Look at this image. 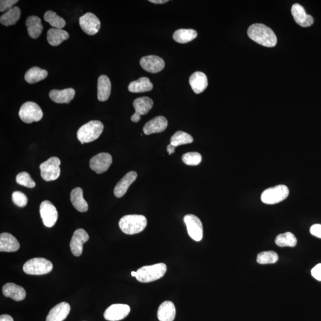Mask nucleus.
Masks as SVG:
<instances>
[{
    "mask_svg": "<svg viewBox=\"0 0 321 321\" xmlns=\"http://www.w3.org/2000/svg\"><path fill=\"white\" fill-rule=\"evenodd\" d=\"M249 37L256 43L266 47H274L277 43V38L272 29L261 23H255L247 30Z\"/></svg>",
    "mask_w": 321,
    "mask_h": 321,
    "instance_id": "f257e3e1",
    "label": "nucleus"
},
{
    "mask_svg": "<svg viewBox=\"0 0 321 321\" xmlns=\"http://www.w3.org/2000/svg\"><path fill=\"white\" fill-rule=\"evenodd\" d=\"M119 227L121 230L126 234L139 233L147 226V219L142 215H128L120 219Z\"/></svg>",
    "mask_w": 321,
    "mask_h": 321,
    "instance_id": "f03ea898",
    "label": "nucleus"
},
{
    "mask_svg": "<svg viewBox=\"0 0 321 321\" xmlns=\"http://www.w3.org/2000/svg\"><path fill=\"white\" fill-rule=\"evenodd\" d=\"M104 130V125L98 120H92L79 128L77 137L82 144L90 143L96 140Z\"/></svg>",
    "mask_w": 321,
    "mask_h": 321,
    "instance_id": "7ed1b4c3",
    "label": "nucleus"
},
{
    "mask_svg": "<svg viewBox=\"0 0 321 321\" xmlns=\"http://www.w3.org/2000/svg\"><path fill=\"white\" fill-rule=\"evenodd\" d=\"M166 265L160 263L143 266L137 271L136 278L141 282H150L163 277L167 272Z\"/></svg>",
    "mask_w": 321,
    "mask_h": 321,
    "instance_id": "20e7f679",
    "label": "nucleus"
},
{
    "mask_svg": "<svg viewBox=\"0 0 321 321\" xmlns=\"http://www.w3.org/2000/svg\"><path fill=\"white\" fill-rule=\"evenodd\" d=\"M52 264L46 258H36L28 261L23 267V270L29 275H44L51 272Z\"/></svg>",
    "mask_w": 321,
    "mask_h": 321,
    "instance_id": "39448f33",
    "label": "nucleus"
},
{
    "mask_svg": "<svg viewBox=\"0 0 321 321\" xmlns=\"http://www.w3.org/2000/svg\"><path fill=\"white\" fill-rule=\"evenodd\" d=\"M289 195V189L286 185L280 184L267 188L261 195V201L264 204L274 205L283 201Z\"/></svg>",
    "mask_w": 321,
    "mask_h": 321,
    "instance_id": "423d86ee",
    "label": "nucleus"
},
{
    "mask_svg": "<svg viewBox=\"0 0 321 321\" xmlns=\"http://www.w3.org/2000/svg\"><path fill=\"white\" fill-rule=\"evenodd\" d=\"M19 117L23 122L32 123L39 122L43 117L41 107L34 102H26L20 107Z\"/></svg>",
    "mask_w": 321,
    "mask_h": 321,
    "instance_id": "0eeeda50",
    "label": "nucleus"
},
{
    "mask_svg": "<svg viewBox=\"0 0 321 321\" xmlns=\"http://www.w3.org/2000/svg\"><path fill=\"white\" fill-rule=\"evenodd\" d=\"M60 159L52 157L40 165L41 176L46 182L57 180L60 175Z\"/></svg>",
    "mask_w": 321,
    "mask_h": 321,
    "instance_id": "6e6552de",
    "label": "nucleus"
},
{
    "mask_svg": "<svg viewBox=\"0 0 321 321\" xmlns=\"http://www.w3.org/2000/svg\"><path fill=\"white\" fill-rule=\"evenodd\" d=\"M40 213L44 226L52 228L58 219V212L55 206L49 201H44L40 205Z\"/></svg>",
    "mask_w": 321,
    "mask_h": 321,
    "instance_id": "1a4fd4ad",
    "label": "nucleus"
},
{
    "mask_svg": "<svg viewBox=\"0 0 321 321\" xmlns=\"http://www.w3.org/2000/svg\"><path fill=\"white\" fill-rule=\"evenodd\" d=\"M188 235L196 241H200L203 238V226L201 221L193 214H188L184 217Z\"/></svg>",
    "mask_w": 321,
    "mask_h": 321,
    "instance_id": "9d476101",
    "label": "nucleus"
},
{
    "mask_svg": "<svg viewBox=\"0 0 321 321\" xmlns=\"http://www.w3.org/2000/svg\"><path fill=\"white\" fill-rule=\"evenodd\" d=\"M112 163L113 158L108 153L102 152L94 156L90 162L91 170L97 174H102L108 170Z\"/></svg>",
    "mask_w": 321,
    "mask_h": 321,
    "instance_id": "9b49d317",
    "label": "nucleus"
},
{
    "mask_svg": "<svg viewBox=\"0 0 321 321\" xmlns=\"http://www.w3.org/2000/svg\"><path fill=\"white\" fill-rule=\"evenodd\" d=\"M153 104L152 99L147 96L140 97L135 100L133 103L135 113L132 115L131 120L134 123L139 122L141 116L148 114L151 110Z\"/></svg>",
    "mask_w": 321,
    "mask_h": 321,
    "instance_id": "f8f14e48",
    "label": "nucleus"
},
{
    "mask_svg": "<svg viewBox=\"0 0 321 321\" xmlns=\"http://www.w3.org/2000/svg\"><path fill=\"white\" fill-rule=\"evenodd\" d=\"M79 24L82 30L89 35H94L98 33L101 22L95 14L87 13L79 19Z\"/></svg>",
    "mask_w": 321,
    "mask_h": 321,
    "instance_id": "ddd939ff",
    "label": "nucleus"
},
{
    "mask_svg": "<svg viewBox=\"0 0 321 321\" xmlns=\"http://www.w3.org/2000/svg\"><path fill=\"white\" fill-rule=\"evenodd\" d=\"M130 312V306L128 305L114 304L106 309L104 317L109 321H119L128 316Z\"/></svg>",
    "mask_w": 321,
    "mask_h": 321,
    "instance_id": "4468645a",
    "label": "nucleus"
},
{
    "mask_svg": "<svg viewBox=\"0 0 321 321\" xmlns=\"http://www.w3.org/2000/svg\"><path fill=\"white\" fill-rule=\"evenodd\" d=\"M89 238V235L85 229H76L70 244V249L73 255L80 256L82 255L84 244L87 242Z\"/></svg>",
    "mask_w": 321,
    "mask_h": 321,
    "instance_id": "2eb2a0df",
    "label": "nucleus"
},
{
    "mask_svg": "<svg viewBox=\"0 0 321 321\" xmlns=\"http://www.w3.org/2000/svg\"><path fill=\"white\" fill-rule=\"evenodd\" d=\"M140 64L145 71L151 73L160 72L165 67L163 59L157 55H148L142 57L140 59Z\"/></svg>",
    "mask_w": 321,
    "mask_h": 321,
    "instance_id": "dca6fc26",
    "label": "nucleus"
},
{
    "mask_svg": "<svg viewBox=\"0 0 321 321\" xmlns=\"http://www.w3.org/2000/svg\"><path fill=\"white\" fill-rule=\"evenodd\" d=\"M291 14L295 22L302 27H309L314 23V18L306 13L302 5L296 3L291 7Z\"/></svg>",
    "mask_w": 321,
    "mask_h": 321,
    "instance_id": "f3484780",
    "label": "nucleus"
},
{
    "mask_svg": "<svg viewBox=\"0 0 321 321\" xmlns=\"http://www.w3.org/2000/svg\"><path fill=\"white\" fill-rule=\"evenodd\" d=\"M167 126L166 118L158 116L147 122L143 127V131L146 135L161 133L166 130Z\"/></svg>",
    "mask_w": 321,
    "mask_h": 321,
    "instance_id": "a211bd4d",
    "label": "nucleus"
},
{
    "mask_svg": "<svg viewBox=\"0 0 321 321\" xmlns=\"http://www.w3.org/2000/svg\"><path fill=\"white\" fill-rule=\"evenodd\" d=\"M137 177V172H130L127 173L115 187L114 190V195L117 198H122L125 195L130 185L136 181Z\"/></svg>",
    "mask_w": 321,
    "mask_h": 321,
    "instance_id": "6ab92c4d",
    "label": "nucleus"
},
{
    "mask_svg": "<svg viewBox=\"0 0 321 321\" xmlns=\"http://www.w3.org/2000/svg\"><path fill=\"white\" fill-rule=\"evenodd\" d=\"M70 311V306L69 303H59L49 311L46 321H63L68 316Z\"/></svg>",
    "mask_w": 321,
    "mask_h": 321,
    "instance_id": "aec40b11",
    "label": "nucleus"
},
{
    "mask_svg": "<svg viewBox=\"0 0 321 321\" xmlns=\"http://www.w3.org/2000/svg\"><path fill=\"white\" fill-rule=\"evenodd\" d=\"M75 91L73 88H67L63 90H54L50 91L49 98L58 104H69L74 98Z\"/></svg>",
    "mask_w": 321,
    "mask_h": 321,
    "instance_id": "412c9836",
    "label": "nucleus"
},
{
    "mask_svg": "<svg viewBox=\"0 0 321 321\" xmlns=\"http://www.w3.org/2000/svg\"><path fill=\"white\" fill-rule=\"evenodd\" d=\"M189 84L194 92L196 94L201 93L208 87V78L205 73L196 72L190 76Z\"/></svg>",
    "mask_w": 321,
    "mask_h": 321,
    "instance_id": "4be33fe9",
    "label": "nucleus"
},
{
    "mask_svg": "<svg viewBox=\"0 0 321 321\" xmlns=\"http://www.w3.org/2000/svg\"><path fill=\"white\" fill-rule=\"evenodd\" d=\"M20 248V244L16 238L8 232L0 235V252H14Z\"/></svg>",
    "mask_w": 321,
    "mask_h": 321,
    "instance_id": "5701e85b",
    "label": "nucleus"
},
{
    "mask_svg": "<svg viewBox=\"0 0 321 321\" xmlns=\"http://www.w3.org/2000/svg\"><path fill=\"white\" fill-rule=\"evenodd\" d=\"M176 310L175 304L170 301L162 303L158 308L157 317L160 321H173L175 319Z\"/></svg>",
    "mask_w": 321,
    "mask_h": 321,
    "instance_id": "b1692460",
    "label": "nucleus"
},
{
    "mask_svg": "<svg viewBox=\"0 0 321 321\" xmlns=\"http://www.w3.org/2000/svg\"><path fill=\"white\" fill-rule=\"evenodd\" d=\"M2 293L5 297H10L16 301H21L26 295L24 288L14 283L5 284L2 287Z\"/></svg>",
    "mask_w": 321,
    "mask_h": 321,
    "instance_id": "393cba45",
    "label": "nucleus"
},
{
    "mask_svg": "<svg viewBox=\"0 0 321 321\" xmlns=\"http://www.w3.org/2000/svg\"><path fill=\"white\" fill-rule=\"evenodd\" d=\"M70 201L76 210L81 213H85L88 210V204L84 198V193L81 187L73 189L70 193Z\"/></svg>",
    "mask_w": 321,
    "mask_h": 321,
    "instance_id": "a878e982",
    "label": "nucleus"
},
{
    "mask_svg": "<svg viewBox=\"0 0 321 321\" xmlns=\"http://www.w3.org/2000/svg\"><path fill=\"white\" fill-rule=\"evenodd\" d=\"M26 25L27 26L29 37L33 39H36L42 33L44 28L39 17L36 16L28 17L26 20Z\"/></svg>",
    "mask_w": 321,
    "mask_h": 321,
    "instance_id": "bb28decb",
    "label": "nucleus"
},
{
    "mask_svg": "<svg viewBox=\"0 0 321 321\" xmlns=\"http://www.w3.org/2000/svg\"><path fill=\"white\" fill-rule=\"evenodd\" d=\"M111 84L110 79L105 75L100 76L98 81V99L99 101L104 102L108 99L110 96Z\"/></svg>",
    "mask_w": 321,
    "mask_h": 321,
    "instance_id": "cd10ccee",
    "label": "nucleus"
},
{
    "mask_svg": "<svg viewBox=\"0 0 321 321\" xmlns=\"http://www.w3.org/2000/svg\"><path fill=\"white\" fill-rule=\"evenodd\" d=\"M69 38L68 32L63 29L51 28L47 32V41L52 46H58Z\"/></svg>",
    "mask_w": 321,
    "mask_h": 321,
    "instance_id": "c85d7f7f",
    "label": "nucleus"
},
{
    "mask_svg": "<svg viewBox=\"0 0 321 321\" xmlns=\"http://www.w3.org/2000/svg\"><path fill=\"white\" fill-rule=\"evenodd\" d=\"M152 88L151 82L149 79L146 77L140 78L138 81L132 82L128 87L129 91L132 93L149 92Z\"/></svg>",
    "mask_w": 321,
    "mask_h": 321,
    "instance_id": "c756f323",
    "label": "nucleus"
},
{
    "mask_svg": "<svg viewBox=\"0 0 321 321\" xmlns=\"http://www.w3.org/2000/svg\"><path fill=\"white\" fill-rule=\"evenodd\" d=\"M21 16V10L19 7H13L2 14L0 17V23L2 25L10 26L15 25Z\"/></svg>",
    "mask_w": 321,
    "mask_h": 321,
    "instance_id": "7c9ffc66",
    "label": "nucleus"
},
{
    "mask_svg": "<svg viewBox=\"0 0 321 321\" xmlns=\"http://www.w3.org/2000/svg\"><path fill=\"white\" fill-rule=\"evenodd\" d=\"M198 33L193 29H181L177 30L173 34V39L177 43L185 44L195 40Z\"/></svg>",
    "mask_w": 321,
    "mask_h": 321,
    "instance_id": "2f4dec72",
    "label": "nucleus"
},
{
    "mask_svg": "<svg viewBox=\"0 0 321 321\" xmlns=\"http://www.w3.org/2000/svg\"><path fill=\"white\" fill-rule=\"evenodd\" d=\"M48 76L46 70L34 67L26 73L25 79L29 84H33L45 79Z\"/></svg>",
    "mask_w": 321,
    "mask_h": 321,
    "instance_id": "473e14b6",
    "label": "nucleus"
},
{
    "mask_svg": "<svg viewBox=\"0 0 321 321\" xmlns=\"http://www.w3.org/2000/svg\"><path fill=\"white\" fill-rule=\"evenodd\" d=\"M44 19L46 20V22L49 23L50 25L56 29H62L66 24L64 19L58 16L54 11L51 10L46 11L44 14Z\"/></svg>",
    "mask_w": 321,
    "mask_h": 321,
    "instance_id": "72a5a7b5",
    "label": "nucleus"
},
{
    "mask_svg": "<svg viewBox=\"0 0 321 321\" xmlns=\"http://www.w3.org/2000/svg\"><path fill=\"white\" fill-rule=\"evenodd\" d=\"M297 241L295 235L290 232L278 235L275 240L276 245L279 247H294L296 245Z\"/></svg>",
    "mask_w": 321,
    "mask_h": 321,
    "instance_id": "f704fd0d",
    "label": "nucleus"
},
{
    "mask_svg": "<svg viewBox=\"0 0 321 321\" xmlns=\"http://www.w3.org/2000/svg\"><path fill=\"white\" fill-rule=\"evenodd\" d=\"M193 142V138L190 135L182 131L177 132L171 138L170 143L175 147L189 144Z\"/></svg>",
    "mask_w": 321,
    "mask_h": 321,
    "instance_id": "c9c22d12",
    "label": "nucleus"
},
{
    "mask_svg": "<svg viewBox=\"0 0 321 321\" xmlns=\"http://www.w3.org/2000/svg\"><path fill=\"white\" fill-rule=\"evenodd\" d=\"M278 260L277 253L274 251L261 252L257 256V262L260 264H275Z\"/></svg>",
    "mask_w": 321,
    "mask_h": 321,
    "instance_id": "e433bc0d",
    "label": "nucleus"
},
{
    "mask_svg": "<svg viewBox=\"0 0 321 321\" xmlns=\"http://www.w3.org/2000/svg\"><path fill=\"white\" fill-rule=\"evenodd\" d=\"M182 161L188 166H198L202 161V156L197 152H188L183 155Z\"/></svg>",
    "mask_w": 321,
    "mask_h": 321,
    "instance_id": "4c0bfd02",
    "label": "nucleus"
},
{
    "mask_svg": "<svg viewBox=\"0 0 321 321\" xmlns=\"http://www.w3.org/2000/svg\"><path fill=\"white\" fill-rule=\"evenodd\" d=\"M16 182L20 185L28 188H34L36 185L29 174L27 172H22L16 176Z\"/></svg>",
    "mask_w": 321,
    "mask_h": 321,
    "instance_id": "58836bf2",
    "label": "nucleus"
},
{
    "mask_svg": "<svg viewBox=\"0 0 321 321\" xmlns=\"http://www.w3.org/2000/svg\"><path fill=\"white\" fill-rule=\"evenodd\" d=\"M12 201L17 207H25L28 204L27 197L21 191H16L12 193Z\"/></svg>",
    "mask_w": 321,
    "mask_h": 321,
    "instance_id": "ea45409f",
    "label": "nucleus"
},
{
    "mask_svg": "<svg viewBox=\"0 0 321 321\" xmlns=\"http://www.w3.org/2000/svg\"><path fill=\"white\" fill-rule=\"evenodd\" d=\"M17 2V0H1L0 1V11L4 12L10 10Z\"/></svg>",
    "mask_w": 321,
    "mask_h": 321,
    "instance_id": "a19ab883",
    "label": "nucleus"
},
{
    "mask_svg": "<svg viewBox=\"0 0 321 321\" xmlns=\"http://www.w3.org/2000/svg\"><path fill=\"white\" fill-rule=\"evenodd\" d=\"M312 275L318 281H321V264L317 265L311 271Z\"/></svg>",
    "mask_w": 321,
    "mask_h": 321,
    "instance_id": "79ce46f5",
    "label": "nucleus"
},
{
    "mask_svg": "<svg viewBox=\"0 0 321 321\" xmlns=\"http://www.w3.org/2000/svg\"><path fill=\"white\" fill-rule=\"evenodd\" d=\"M310 232L314 236L321 238V225L317 224L312 226L310 229Z\"/></svg>",
    "mask_w": 321,
    "mask_h": 321,
    "instance_id": "37998d69",
    "label": "nucleus"
},
{
    "mask_svg": "<svg viewBox=\"0 0 321 321\" xmlns=\"http://www.w3.org/2000/svg\"><path fill=\"white\" fill-rule=\"evenodd\" d=\"M0 321H14L13 318L8 315H1L0 317Z\"/></svg>",
    "mask_w": 321,
    "mask_h": 321,
    "instance_id": "c03bdc74",
    "label": "nucleus"
},
{
    "mask_svg": "<svg viewBox=\"0 0 321 321\" xmlns=\"http://www.w3.org/2000/svg\"><path fill=\"white\" fill-rule=\"evenodd\" d=\"M176 148V147L173 146V145H172V144L170 143L169 145L167 146V151L168 153H169V154L171 155L173 154V153H175Z\"/></svg>",
    "mask_w": 321,
    "mask_h": 321,
    "instance_id": "a18cd8bd",
    "label": "nucleus"
},
{
    "mask_svg": "<svg viewBox=\"0 0 321 321\" xmlns=\"http://www.w3.org/2000/svg\"><path fill=\"white\" fill-rule=\"evenodd\" d=\"M149 2H152V3L154 4H164L166 2H169L168 0H149Z\"/></svg>",
    "mask_w": 321,
    "mask_h": 321,
    "instance_id": "49530a36",
    "label": "nucleus"
},
{
    "mask_svg": "<svg viewBox=\"0 0 321 321\" xmlns=\"http://www.w3.org/2000/svg\"><path fill=\"white\" fill-rule=\"evenodd\" d=\"M131 275L132 276H135V277H136L137 275V272H132Z\"/></svg>",
    "mask_w": 321,
    "mask_h": 321,
    "instance_id": "de8ad7c7",
    "label": "nucleus"
}]
</instances>
